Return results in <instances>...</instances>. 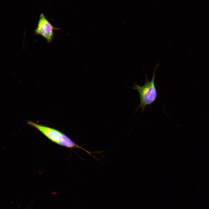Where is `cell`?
Segmentation results:
<instances>
[{"label":"cell","mask_w":209,"mask_h":209,"mask_svg":"<svg viewBox=\"0 0 209 209\" xmlns=\"http://www.w3.org/2000/svg\"><path fill=\"white\" fill-rule=\"evenodd\" d=\"M28 124L39 130L51 141L59 145L72 150L74 148H79L90 155L93 154L75 143L66 135L57 130L31 121H28Z\"/></svg>","instance_id":"cell-1"},{"label":"cell","mask_w":209,"mask_h":209,"mask_svg":"<svg viewBox=\"0 0 209 209\" xmlns=\"http://www.w3.org/2000/svg\"><path fill=\"white\" fill-rule=\"evenodd\" d=\"M159 65L158 64H156L153 77L150 81H148L147 75L145 74L146 82L145 84L140 86L134 83V87L131 88L137 91L139 95L140 102L136 110L139 108H140L143 111L147 106L151 105L156 99L157 92L154 80L156 69Z\"/></svg>","instance_id":"cell-2"},{"label":"cell","mask_w":209,"mask_h":209,"mask_svg":"<svg viewBox=\"0 0 209 209\" xmlns=\"http://www.w3.org/2000/svg\"><path fill=\"white\" fill-rule=\"evenodd\" d=\"M55 29L44 15L43 13L41 14L37 26L35 30V34L42 36L49 43L52 40L54 30Z\"/></svg>","instance_id":"cell-3"}]
</instances>
